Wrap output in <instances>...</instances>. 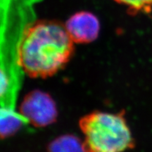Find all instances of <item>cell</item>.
Instances as JSON below:
<instances>
[{"label": "cell", "instance_id": "6", "mask_svg": "<svg viewBox=\"0 0 152 152\" xmlns=\"http://www.w3.org/2000/svg\"><path fill=\"white\" fill-rule=\"evenodd\" d=\"M47 152H87L83 141L75 134L57 137L47 146Z\"/></svg>", "mask_w": 152, "mask_h": 152}, {"label": "cell", "instance_id": "7", "mask_svg": "<svg viewBox=\"0 0 152 152\" xmlns=\"http://www.w3.org/2000/svg\"><path fill=\"white\" fill-rule=\"evenodd\" d=\"M119 4L125 6L129 14H148L152 11V0H113Z\"/></svg>", "mask_w": 152, "mask_h": 152}, {"label": "cell", "instance_id": "5", "mask_svg": "<svg viewBox=\"0 0 152 152\" xmlns=\"http://www.w3.org/2000/svg\"><path fill=\"white\" fill-rule=\"evenodd\" d=\"M28 124L20 112L0 106V138L11 137Z\"/></svg>", "mask_w": 152, "mask_h": 152}, {"label": "cell", "instance_id": "1", "mask_svg": "<svg viewBox=\"0 0 152 152\" xmlns=\"http://www.w3.org/2000/svg\"><path fill=\"white\" fill-rule=\"evenodd\" d=\"M75 43L64 24L38 20L23 28L17 60L23 73L32 78H47L61 71L75 53Z\"/></svg>", "mask_w": 152, "mask_h": 152}, {"label": "cell", "instance_id": "4", "mask_svg": "<svg viewBox=\"0 0 152 152\" xmlns=\"http://www.w3.org/2000/svg\"><path fill=\"white\" fill-rule=\"evenodd\" d=\"M64 26L75 44H89L95 41L101 29L99 18L87 11L75 12L67 19Z\"/></svg>", "mask_w": 152, "mask_h": 152}, {"label": "cell", "instance_id": "3", "mask_svg": "<svg viewBox=\"0 0 152 152\" xmlns=\"http://www.w3.org/2000/svg\"><path fill=\"white\" fill-rule=\"evenodd\" d=\"M19 112L28 125L35 128H45L53 124L58 118L56 102L48 93L33 90L25 95Z\"/></svg>", "mask_w": 152, "mask_h": 152}, {"label": "cell", "instance_id": "2", "mask_svg": "<svg viewBox=\"0 0 152 152\" xmlns=\"http://www.w3.org/2000/svg\"><path fill=\"white\" fill-rule=\"evenodd\" d=\"M87 152H125L134 147L124 111H94L79 120Z\"/></svg>", "mask_w": 152, "mask_h": 152}, {"label": "cell", "instance_id": "8", "mask_svg": "<svg viewBox=\"0 0 152 152\" xmlns=\"http://www.w3.org/2000/svg\"><path fill=\"white\" fill-rule=\"evenodd\" d=\"M10 81L7 71L0 60V102L2 101L9 92Z\"/></svg>", "mask_w": 152, "mask_h": 152}]
</instances>
